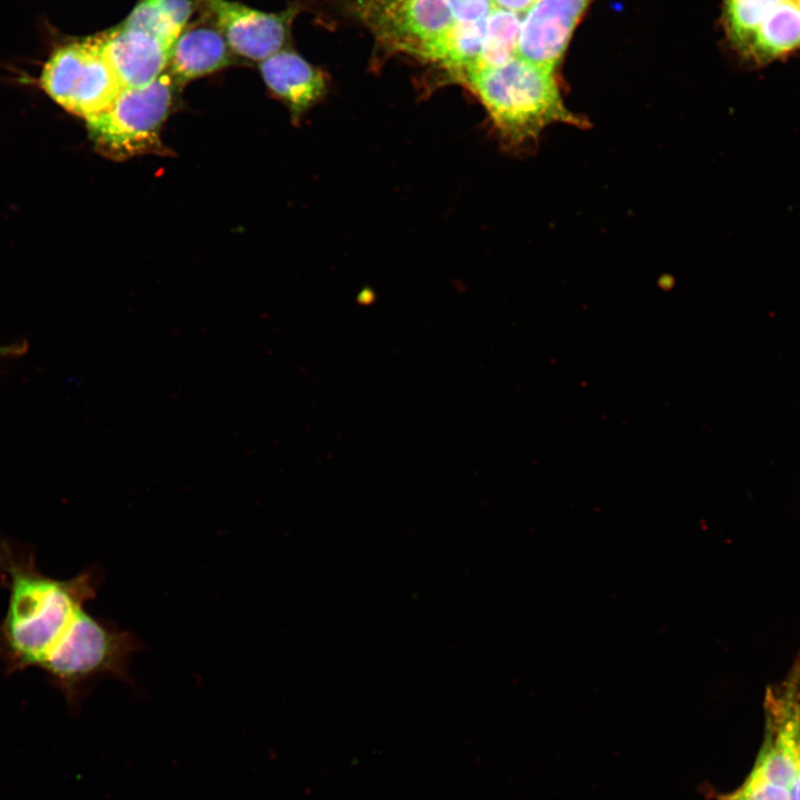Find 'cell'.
I'll list each match as a JSON object with an SVG mask.
<instances>
[{
    "label": "cell",
    "instance_id": "cell-1",
    "mask_svg": "<svg viewBox=\"0 0 800 800\" xmlns=\"http://www.w3.org/2000/svg\"><path fill=\"white\" fill-rule=\"evenodd\" d=\"M0 578L9 591L0 620V660L8 672H17L41 669L97 597L103 576L96 566L70 579L46 576L32 549L0 538Z\"/></svg>",
    "mask_w": 800,
    "mask_h": 800
},
{
    "label": "cell",
    "instance_id": "cell-2",
    "mask_svg": "<svg viewBox=\"0 0 800 800\" xmlns=\"http://www.w3.org/2000/svg\"><path fill=\"white\" fill-rule=\"evenodd\" d=\"M488 111L499 137L517 147L553 123L581 126L562 101L553 71L514 57L498 67H476L462 79Z\"/></svg>",
    "mask_w": 800,
    "mask_h": 800
},
{
    "label": "cell",
    "instance_id": "cell-3",
    "mask_svg": "<svg viewBox=\"0 0 800 800\" xmlns=\"http://www.w3.org/2000/svg\"><path fill=\"white\" fill-rule=\"evenodd\" d=\"M143 648L133 632L84 609L40 670L61 691L69 709L78 711L101 679L113 678L136 688L129 667L133 654Z\"/></svg>",
    "mask_w": 800,
    "mask_h": 800
},
{
    "label": "cell",
    "instance_id": "cell-4",
    "mask_svg": "<svg viewBox=\"0 0 800 800\" xmlns=\"http://www.w3.org/2000/svg\"><path fill=\"white\" fill-rule=\"evenodd\" d=\"M180 86L166 70L147 86L122 89L104 110L87 119L98 151L116 160L162 151L160 129Z\"/></svg>",
    "mask_w": 800,
    "mask_h": 800
},
{
    "label": "cell",
    "instance_id": "cell-5",
    "mask_svg": "<svg viewBox=\"0 0 800 800\" xmlns=\"http://www.w3.org/2000/svg\"><path fill=\"white\" fill-rule=\"evenodd\" d=\"M40 84L57 103L86 120L104 110L122 90L99 36L56 49L44 64Z\"/></svg>",
    "mask_w": 800,
    "mask_h": 800
},
{
    "label": "cell",
    "instance_id": "cell-6",
    "mask_svg": "<svg viewBox=\"0 0 800 800\" xmlns=\"http://www.w3.org/2000/svg\"><path fill=\"white\" fill-rule=\"evenodd\" d=\"M723 22L732 47L752 64L800 51V0H723Z\"/></svg>",
    "mask_w": 800,
    "mask_h": 800
},
{
    "label": "cell",
    "instance_id": "cell-7",
    "mask_svg": "<svg viewBox=\"0 0 800 800\" xmlns=\"http://www.w3.org/2000/svg\"><path fill=\"white\" fill-rule=\"evenodd\" d=\"M381 42L438 63L456 18L448 0H359Z\"/></svg>",
    "mask_w": 800,
    "mask_h": 800
},
{
    "label": "cell",
    "instance_id": "cell-8",
    "mask_svg": "<svg viewBox=\"0 0 800 800\" xmlns=\"http://www.w3.org/2000/svg\"><path fill=\"white\" fill-rule=\"evenodd\" d=\"M766 736L749 774L790 790L800 754V651L787 676L767 688Z\"/></svg>",
    "mask_w": 800,
    "mask_h": 800
},
{
    "label": "cell",
    "instance_id": "cell-9",
    "mask_svg": "<svg viewBox=\"0 0 800 800\" xmlns=\"http://www.w3.org/2000/svg\"><path fill=\"white\" fill-rule=\"evenodd\" d=\"M198 3L221 30L236 56L256 62L283 49L298 12L297 7L264 12L230 0H198Z\"/></svg>",
    "mask_w": 800,
    "mask_h": 800
},
{
    "label": "cell",
    "instance_id": "cell-10",
    "mask_svg": "<svg viewBox=\"0 0 800 800\" xmlns=\"http://www.w3.org/2000/svg\"><path fill=\"white\" fill-rule=\"evenodd\" d=\"M588 2L536 0L521 21L517 56L554 71Z\"/></svg>",
    "mask_w": 800,
    "mask_h": 800
},
{
    "label": "cell",
    "instance_id": "cell-11",
    "mask_svg": "<svg viewBox=\"0 0 800 800\" xmlns=\"http://www.w3.org/2000/svg\"><path fill=\"white\" fill-rule=\"evenodd\" d=\"M98 36L122 89L147 86L168 69L173 46L144 29L122 21Z\"/></svg>",
    "mask_w": 800,
    "mask_h": 800
},
{
    "label": "cell",
    "instance_id": "cell-12",
    "mask_svg": "<svg viewBox=\"0 0 800 800\" xmlns=\"http://www.w3.org/2000/svg\"><path fill=\"white\" fill-rule=\"evenodd\" d=\"M239 61L221 30L206 14L187 24L176 40L168 71L180 83L210 74Z\"/></svg>",
    "mask_w": 800,
    "mask_h": 800
},
{
    "label": "cell",
    "instance_id": "cell-13",
    "mask_svg": "<svg viewBox=\"0 0 800 800\" xmlns=\"http://www.w3.org/2000/svg\"><path fill=\"white\" fill-rule=\"evenodd\" d=\"M259 69L267 87L296 120L327 93L326 74L297 52L282 49L259 62Z\"/></svg>",
    "mask_w": 800,
    "mask_h": 800
},
{
    "label": "cell",
    "instance_id": "cell-14",
    "mask_svg": "<svg viewBox=\"0 0 800 800\" xmlns=\"http://www.w3.org/2000/svg\"><path fill=\"white\" fill-rule=\"evenodd\" d=\"M520 26L517 13L493 8L487 17L481 52L473 68L502 66L517 57Z\"/></svg>",
    "mask_w": 800,
    "mask_h": 800
},
{
    "label": "cell",
    "instance_id": "cell-15",
    "mask_svg": "<svg viewBox=\"0 0 800 800\" xmlns=\"http://www.w3.org/2000/svg\"><path fill=\"white\" fill-rule=\"evenodd\" d=\"M486 19L479 21L456 20L447 36L439 64L458 79L473 68L479 60L486 30Z\"/></svg>",
    "mask_w": 800,
    "mask_h": 800
},
{
    "label": "cell",
    "instance_id": "cell-16",
    "mask_svg": "<svg viewBox=\"0 0 800 800\" xmlns=\"http://www.w3.org/2000/svg\"><path fill=\"white\" fill-rule=\"evenodd\" d=\"M720 800H790V790L749 776L738 790L721 796Z\"/></svg>",
    "mask_w": 800,
    "mask_h": 800
},
{
    "label": "cell",
    "instance_id": "cell-17",
    "mask_svg": "<svg viewBox=\"0 0 800 800\" xmlns=\"http://www.w3.org/2000/svg\"><path fill=\"white\" fill-rule=\"evenodd\" d=\"M179 30L188 24L198 0H150Z\"/></svg>",
    "mask_w": 800,
    "mask_h": 800
},
{
    "label": "cell",
    "instance_id": "cell-18",
    "mask_svg": "<svg viewBox=\"0 0 800 800\" xmlns=\"http://www.w3.org/2000/svg\"><path fill=\"white\" fill-rule=\"evenodd\" d=\"M456 20L479 21L488 17L493 9L490 0H448Z\"/></svg>",
    "mask_w": 800,
    "mask_h": 800
},
{
    "label": "cell",
    "instance_id": "cell-19",
    "mask_svg": "<svg viewBox=\"0 0 800 800\" xmlns=\"http://www.w3.org/2000/svg\"><path fill=\"white\" fill-rule=\"evenodd\" d=\"M492 8L513 13L527 12L536 0H490Z\"/></svg>",
    "mask_w": 800,
    "mask_h": 800
},
{
    "label": "cell",
    "instance_id": "cell-20",
    "mask_svg": "<svg viewBox=\"0 0 800 800\" xmlns=\"http://www.w3.org/2000/svg\"><path fill=\"white\" fill-rule=\"evenodd\" d=\"M26 343H14L10 346H0V357H9L21 354L26 351Z\"/></svg>",
    "mask_w": 800,
    "mask_h": 800
},
{
    "label": "cell",
    "instance_id": "cell-21",
    "mask_svg": "<svg viewBox=\"0 0 800 800\" xmlns=\"http://www.w3.org/2000/svg\"><path fill=\"white\" fill-rule=\"evenodd\" d=\"M790 800H800V754L798 759L796 778L790 787Z\"/></svg>",
    "mask_w": 800,
    "mask_h": 800
}]
</instances>
